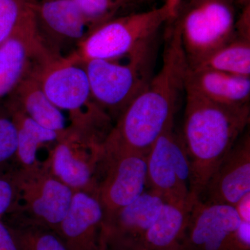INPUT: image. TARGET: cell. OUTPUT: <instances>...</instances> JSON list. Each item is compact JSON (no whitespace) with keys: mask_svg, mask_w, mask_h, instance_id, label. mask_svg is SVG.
Returning a JSON list of instances; mask_svg holds the SVG:
<instances>
[{"mask_svg":"<svg viewBox=\"0 0 250 250\" xmlns=\"http://www.w3.org/2000/svg\"><path fill=\"white\" fill-rule=\"evenodd\" d=\"M166 39L160 70L115 122L103 143L106 152L147 155L156 140L174 125L188 64L175 24Z\"/></svg>","mask_w":250,"mask_h":250,"instance_id":"obj_1","label":"cell"},{"mask_svg":"<svg viewBox=\"0 0 250 250\" xmlns=\"http://www.w3.org/2000/svg\"><path fill=\"white\" fill-rule=\"evenodd\" d=\"M9 225L21 250H67L60 236L52 230L31 225Z\"/></svg>","mask_w":250,"mask_h":250,"instance_id":"obj_23","label":"cell"},{"mask_svg":"<svg viewBox=\"0 0 250 250\" xmlns=\"http://www.w3.org/2000/svg\"><path fill=\"white\" fill-rule=\"evenodd\" d=\"M182 137L191 168L192 195L199 199L220 163L246 132L250 104H222L185 89Z\"/></svg>","mask_w":250,"mask_h":250,"instance_id":"obj_2","label":"cell"},{"mask_svg":"<svg viewBox=\"0 0 250 250\" xmlns=\"http://www.w3.org/2000/svg\"><path fill=\"white\" fill-rule=\"evenodd\" d=\"M164 250H179V249H177V248H172V249Z\"/></svg>","mask_w":250,"mask_h":250,"instance_id":"obj_32","label":"cell"},{"mask_svg":"<svg viewBox=\"0 0 250 250\" xmlns=\"http://www.w3.org/2000/svg\"><path fill=\"white\" fill-rule=\"evenodd\" d=\"M104 141L100 135L70 125L61 133L42 164L73 191L94 194Z\"/></svg>","mask_w":250,"mask_h":250,"instance_id":"obj_9","label":"cell"},{"mask_svg":"<svg viewBox=\"0 0 250 250\" xmlns=\"http://www.w3.org/2000/svg\"><path fill=\"white\" fill-rule=\"evenodd\" d=\"M193 70H216L250 77V37L235 34L228 43L192 67Z\"/></svg>","mask_w":250,"mask_h":250,"instance_id":"obj_21","label":"cell"},{"mask_svg":"<svg viewBox=\"0 0 250 250\" xmlns=\"http://www.w3.org/2000/svg\"><path fill=\"white\" fill-rule=\"evenodd\" d=\"M156 41L123 58L96 59L81 64L94 101L113 124L154 77Z\"/></svg>","mask_w":250,"mask_h":250,"instance_id":"obj_4","label":"cell"},{"mask_svg":"<svg viewBox=\"0 0 250 250\" xmlns=\"http://www.w3.org/2000/svg\"><path fill=\"white\" fill-rule=\"evenodd\" d=\"M34 64L9 95V103L44 127L62 133L66 129L65 117L42 90Z\"/></svg>","mask_w":250,"mask_h":250,"instance_id":"obj_18","label":"cell"},{"mask_svg":"<svg viewBox=\"0 0 250 250\" xmlns=\"http://www.w3.org/2000/svg\"><path fill=\"white\" fill-rule=\"evenodd\" d=\"M34 10L0 46V101L11 95L33 64L48 52L38 32Z\"/></svg>","mask_w":250,"mask_h":250,"instance_id":"obj_15","label":"cell"},{"mask_svg":"<svg viewBox=\"0 0 250 250\" xmlns=\"http://www.w3.org/2000/svg\"><path fill=\"white\" fill-rule=\"evenodd\" d=\"M147 189L164 202L197 199L191 192V168L182 135L174 125L161 135L147 154Z\"/></svg>","mask_w":250,"mask_h":250,"instance_id":"obj_10","label":"cell"},{"mask_svg":"<svg viewBox=\"0 0 250 250\" xmlns=\"http://www.w3.org/2000/svg\"><path fill=\"white\" fill-rule=\"evenodd\" d=\"M250 222L242 220L235 207L197 199L179 250H250Z\"/></svg>","mask_w":250,"mask_h":250,"instance_id":"obj_8","label":"cell"},{"mask_svg":"<svg viewBox=\"0 0 250 250\" xmlns=\"http://www.w3.org/2000/svg\"><path fill=\"white\" fill-rule=\"evenodd\" d=\"M173 19L166 4L149 11L123 15L88 33L67 57L80 64L123 58L156 40L160 28Z\"/></svg>","mask_w":250,"mask_h":250,"instance_id":"obj_6","label":"cell"},{"mask_svg":"<svg viewBox=\"0 0 250 250\" xmlns=\"http://www.w3.org/2000/svg\"><path fill=\"white\" fill-rule=\"evenodd\" d=\"M8 105L9 116L17 129L18 167H36L41 164L37 156L39 148L47 143L57 142L61 133L39 125L13 104L9 103Z\"/></svg>","mask_w":250,"mask_h":250,"instance_id":"obj_20","label":"cell"},{"mask_svg":"<svg viewBox=\"0 0 250 250\" xmlns=\"http://www.w3.org/2000/svg\"><path fill=\"white\" fill-rule=\"evenodd\" d=\"M250 193L243 197L241 201L238 202L236 207H235L238 214L241 217V220L247 222H250Z\"/></svg>","mask_w":250,"mask_h":250,"instance_id":"obj_28","label":"cell"},{"mask_svg":"<svg viewBox=\"0 0 250 250\" xmlns=\"http://www.w3.org/2000/svg\"><path fill=\"white\" fill-rule=\"evenodd\" d=\"M17 150L18 133L16 125L11 116H0V171L11 170L6 167L10 161L16 160Z\"/></svg>","mask_w":250,"mask_h":250,"instance_id":"obj_25","label":"cell"},{"mask_svg":"<svg viewBox=\"0 0 250 250\" xmlns=\"http://www.w3.org/2000/svg\"><path fill=\"white\" fill-rule=\"evenodd\" d=\"M196 200L179 203L164 202L159 215L145 236L144 250L179 249Z\"/></svg>","mask_w":250,"mask_h":250,"instance_id":"obj_19","label":"cell"},{"mask_svg":"<svg viewBox=\"0 0 250 250\" xmlns=\"http://www.w3.org/2000/svg\"><path fill=\"white\" fill-rule=\"evenodd\" d=\"M12 174L16 195L5 221L10 225L42 227L58 233L73 190L42 163L32 168L17 167Z\"/></svg>","mask_w":250,"mask_h":250,"instance_id":"obj_5","label":"cell"},{"mask_svg":"<svg viewBox=\"0 0 250 250\" xmlns=\"http://www.w3.org/2000/svg\"><path fill=\"white\" fill-rule=\"evenodd\" d=\"M84 20L88 33L115 18L134 0H73Z\"/></svg>","mask_w":250,"mask_h":250,"instance_id":"obj_22","label":"cell"},{"mask_svg":"<svg viewBox=\"0 0 250 250\" xmlns=\"http://www.w3.org/2000/svg\"><path fill=\"white\" fill-rule=\"evenodd\" d=\"M164 201L147 190L137 199L104 218L100 248L111 250H144L145 236Z\"/></svg>","mask_w":250,"mask_h":250,"instance_id":"obj_12","label":"cell"},{"mask_svg":"<svg viewBox=\"0 0 250 250\" xmlns=\"http://www.w3.org/2000/svg\"><path fill=\"white\" fill-rule=\"evenodd\" d=\"M185 89L222 104H248L250 99V77L188 67Z\"/></svg>","mask_w":250,"mask_h":250,"instance_id":"obj_17","label":"cell"},{"mask_svg":"<svg viewBox=\"0 0 250 250\" xmlns=\"http://www.w3.org/2000/svg\"><path fill=\"white\" fill-rule=\"evenodd\" d=\"M235 3L243 5V6H246V5L250 4V0H233Z\"/></svg>","mask_w":250,"mask_h":250,"instance_id":"obj_30","label":"cell"},{"mask_svg":"<svg viewBox=\"0 0 250 250\" xmlns=\"http://www.w3.org/2000/svg\"><path fill=\"white\" fill-rule=\"evenodd\" d=\"M233 0H190L176 21L188 67H192L236 34Z\"/></svg>","mask_w":250,"mask_h":250,"instance_id":"obj_7","label":"cell"},{"mask_svg":"<svg viewBox=\"0 0 250 250\" xmlns=\"http://www.w3.org/2000/svg\"><path fill=\"white\" fill-rule=\"evenodd\" d=\"M39 0H0V46L14 34Z\"/></svg>","mask_w":250,"mask_h":250,"instance_id":"obj_24","label":"cell"},{"mask_svg":"<svg viewBox=\"0 0 250 250\" xmlns=\"http://www.w3.org/2000/svg\"><path fill=\"white\" fill-rule=\"evenodd\" d=\"M182 0H166L165 4L168 6L174 18L177 16Z\"/></svg>","mask_w":250,"mask_h":250,"instance_id":"obj_29","label":"cell"},{"mask_svg":"<svg viewBox=\"0 0 250 250\" xmlns=\"http://www.w3.org/2000/svg\"><path fill=\"white\" fill-rule=\"evenodd\" d=\"M0 250H21L11 228L4 219H0Z\"/></svg>","mask_w":250,"mask_h":250,"instance_id":"obj_27","label":"cell"},{"mask_svg":"<svg viewBox=\"0 0 250 250\" xmlns=\"http://www.w3.org/2000/svg\"><path fill=\"white\" fill-rule=\"evenodd\" d=\"M34 69L47 98L67 111L71 126L107 136L111 118L94 101L84 68L67 56L47 52L34 62Z\"/></svg>","mask_w":250,"mask_h":250,"instance_id":"obj_3","label":"cell"},{"mask_svg":"<svg viewBox=\"0 0 250 250\" xmlns=\"http://www.w3.org/2000/svg\"><path fill=\"white\" fill-rule=\"evenodd\" d=\"M250 193V136L247 129L210 176L198 200L235 207Z\"/></svg>","mask_w":250,"mask_h":250,"instance_id":"obj_14","label":"cell"},{"mask_svg":"<svg viewBox=\"0 0 250 250\" xmlns=\"http://www.w3.org/2000/svg\"><path fill=\"white\" fill-rule=\"evenodd\" d=\"M147 155L106 152L99 164L95 195L104 217L134 201L147 189Z\"/></svg>","mask_w":250,"mask_h":250,"instance_id":"obj_11","label":"cell"},{"mask_svg":"<svg viewBox=\"0 0 250 250\" xmlns=\"http://www.w3.org/2000/svg\"><path fill=\"white\" fill-rule=\"evenodd\" d=\"M34 12L41 40L50 53L69 55L88 34L73 0H39Z\"/></svg>","mask_w":250,"mask_h":250,"instance_id":"obj_13","label":"cell"},{"mask_svg":"<svg viewBox=\"0 0 250 250\" xmlns=\"http://www.w3.org/2000/svg\"><path fill=\"white\" fill-rule=\"evenodd\" d=\"M99 250H111L108 249V248H100V249Z\"/></svg>","mask_w":250,"mask_h":250,"instance_id":"obj_31","label":"cell"},{"mask_svg":"<svg viewBox=\"0 0 250 250\" xmlns=\"http://www.w3.org/2000/svg\"><path fill=\"white\" fill-rule=\"evenodd\" d=\"M14 170L0 171V219L4 218L14 205L16 195Z\"/></svg>","mask_w":250,"mask_h":250,"instance_id":"obj_26","label":"cell"},{"mask_svg":"<svg viewBox=\"0 0 250 250\" xmlns=\"http://www.w3.org/2000/svg\"><path fill=\"white\" fill-rule=\"evenodd\" d=\"M104 218L103 207L93 193L74 191L58 234L67 250H99Z\"/></svg>","mask_w":250,"mask_h":250,"instance_id":"obj_16","label":"cell"}]
</instances>
